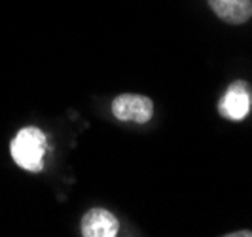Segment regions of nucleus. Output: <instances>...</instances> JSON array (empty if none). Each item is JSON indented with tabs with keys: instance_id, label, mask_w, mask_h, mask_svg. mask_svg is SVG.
I'll return each mask as SVG.
<instances>
[{
	"instance_id": "6",
	"label": "nucleus",
	"mask_w": 252,
	"mask_h": 237,
	"mask_svg": "<svg viewBox=\"0 0 252 237\" xmlns=\"http://www.w3.org/2000/svg\"><path fill=\"white\" fill-rule=\"evenodd\" d=\"M243 237H252V232H239ZM227 236H237V234H227Z\"/></svg>"
},
{
	"instance_id": "1",
	"label": "nucleus",
	"mask_w": 252,
	"mask_h": 237,
	"mask_svg": "<svg viewBox=\"0 0 252 237\" xmlns=\"http://www.w3.org/2000/svg\"><path fill=\"white\" fill-rule=\"evenodd\" d=\"M46 150H48V138L38 127H23L15 135L10 146L13 162L31 173H38L44 169Z\"/></svg>"
},
{
	"instance_id": "5",
	"label": "nucleus",
	"mask_w": 252,
	"mask_h": 237,
	"mask_svg": "<svg viewBox=\"0 0 252 237\" xmlns=\"http://www.w3.org/2000/svg\"><path fill=\"white\" fill-rule=\"evenodd\" d=\"M209 6L229 25H243L252 17V0H209Z\"/></svg>"
},
{
	"instance_id": "4",
	"label": "nucleus",
	"mask_w": 252,
	"mask_h": 237,
	"mask_svg": "<svg viewBox=\"0 0 252 237\" xmlns=\"http://www.w3.org/2000/svg\"><path fill=\"white\" fill-rule=\"evenodd\" d=\"M120 232V222L106 209H91L82 218V236L84 237H116Z\"/></svg>"
},
{
	"instance_id": "3",
	"label": "nucleus",
	"mask_w": 252,
	"mask_h": 237,
	"mask_svg": "<svg viewBox=\"0 0 252 237\" xmlns=\"http://www.w3.org/2000/svg\"><path fill=\"white\" fill-rule=\"evenodd\" d=\"M249 110H251V91L247 84L239 80L227 88L224 99L220 101V114L227 120L239 122L247 118Z\"/></svg>"
},
{
	"instance_id": "2",
	"label": "nucleus",
	"mask_w": 252,
	"mask_h": 237,
	"mask_svg": "<svg viewBox=\"0 0 252 237\" xmlns=\"http://www.w3.org/2000/svg\"><path fill=\"white\" fill-rule=\"evenodd\" d=\"M112 114L120 122L146 124L154 116V102L150 97L137 93H124L112 101Z\"/></svg>"
}]
</instances>
